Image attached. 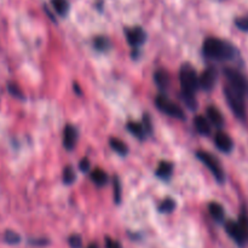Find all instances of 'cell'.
<instances>
[{
	"label": "cell",
	"mask_w": 248,
	"mask_h": 248,
	"mask_svg": "<svg viewBox=\"0 0 248 248\" xmlns=\"http://www.w3.org/2000/svg\"><path fill=\"white\" fill-rule=\"evenodd\" d=\"M182 99H183L184 103L186 104V107L190 109L196 108V99L195 94L194 93H186V92H182Z\"/></svg>",
	"instance_id": "obj_25"
},
{
	"label": "cell",
	"mask_w": 248,
	"mask_h": 248,
	"mask_svg": "<svg viewBox=\"0 0 248 248\" xmlns=\"http://www.w3.org/2000/svg\"><path fill=\"white\" fill-rule=\"evenodd\" d=\"M196 156H198V159L210 170L211 173H212L213 176H215V178L218 181V183H223V182H224V172H223L222 166H220L219 162L217 161V159H216L215 156H212V155L208 154V153L206 152H198L196 153Z\"/></svg>",
	"instance_id": "obj_6"
},
{
	"label": "cell",
	"mask_w": 248,
	"mask_h": 248,
	"mask_svg": "<svg viewBox=\"0 0 248 248\" xmlns=\"http://www.w3.org/2000/svg\"><path fill=\"white\" fill-rule=\"evenodd\" d=\"M79 169L81 170V172H89L90 170V161L87 157H84V159H81V161H80L79 164Z\"/></svg>",
	"instance_id": "obj_32"
},
{
	"label": "cell",
	"mask_w": 248,
	"mask_h": 248,
	"mask_svg": "<svg viewBox=\"0 0 248 248\" xmlns=\"http://www.w3.org/2000/svg\"><path fill=\"white\" fill-rule=\"evenodd\" d=\"M106 248H123L120 242L116 240L110 239V237H106Z\"/></svg>",
	"instance_id": "obj_30"
},
{
	"label": "cell",
	"mask_w": 248,
	"mask_h": 248,
	"mask_svg": "<svg viewBox=\"0 0 248 248\" xmlns=\"http://www.w3.org/2000/svg\"><path fill=\"white\" fill-rule=\"evenodd\" d=\"M91 179L97 186H104L108 183V174L101 169H94L91 172Z\"/></svg>",
	"instance_id": "obj_17"
},
{
	"label": "cell",
	"mask_w": 248,
	"mask_h": 248,
	"mask_svg": "<svg viewBox=\"0 0 248 248\" xmlns=\"http://www.w3.org/2000/svg\"><path fill=\"white\" fill-rule=\"evenodd\" d=\"M225 230L228 235L236 242L239 246H245L248 242V216L242 212L237 222L229 220L225 224Z\"/></svg>",
	"instance_id": "obj_2"
},
{
	"label": "cell",
	"mask_w": 248,
	"mask_h": 248,
	"mask_svg": "<svg viewBox=\"0 0 248 248\" xmlns=\"http://www.w3.org/2000/svg\"><path fill=\"white\" fill-rule=\"evenodd\" d=\"M215 142L218 149L223 153H227L228 154V153H230L234 149V142H232V140L230 138V136H228L225 132H222V131H219V132L216 135Z\"/></svg>",
	"instance_id": "obj_10"
},
{
	"label": "cell",
	"mask_w": 248,
	"mask_h": 248,
	"mask_svg": "<svg viewBox=\"0 0 248 248\" xmlns=\"http://www.w3.org/2000/svg\"><path fill=\"white\" fill-rule=\"evenodd\" d=\"M53 10L57 12L60 16H65L69 11V2L68 0H51Z\"/></svg>",
	"instance_id": "obj_19"
},
{
	"label": "cell",
	"mask_w": 248,
	"mask_h": 248,
	"mask_svg": "<svg viewBox=\"0 0 248 248\" xmlns=\"http://www.w3.org/2000/svg\"><path fill=\"white\" fill-rule=\"evenodd\" d=\"M77 179V174H75L74 170L72 166H67L63 170V183L64 184H72L74 183Z\"/></svg>",
	"instance_id": "obj_22"
},
{
	"label": "cell",
	"mask_w": 248,
	"mask_h": 248,
	"mask_svg": "<svg viewBox=\"0 0 248 248\" xmlns=\"http://www.w3.org/2000/svg\"><path fill=\"white\" fill-rule=\"evenodd\" d=\"M87 248H98V247H97V245H96V244H91V245H90V246L87 247Z\"/></svg>",
	"instance_id": "obj_35"
},
{
	"label": "cell",
	"mask_w": 248,
	"mask_h": 248,
	"mask_svg": "<svg viewBox=\"0 0 248 248\" xmlns=\"http://www.w3.org/2000/svg\"><path fill=\"white\" fill-rule=\"evenodd\" d=\"M143 127L147 131L148 135L152 133V121H150V118L148 115H144V118H143Z\"/></svg>",
	"instance_id": "obj_31"
},
{
	"label": "cell",
	"mask_w": 248,
	"mask_h": 248,
	"mask_svg": "<svg viewBox=\"0 0 248 248\" xmlns=\"http://www.w3.org/2000/svg\"><path fill=\"white\" fill-rule=\"evenodd\" d=\"M206 114H207L208 121H210L211 124H213L216 127H222V126L224 125V118H223L222 113H220L218 108L210 106L206 109Z\"/></svg>",
	"instance_id": "obj_12"
},
{
	"label": "cell",
	"mask_w": 248,
	"mask_h": 248,
	"mask_svg": "<svg viewBox=\"0 0 248 248\" xmlns=\"http://www.w3.org/2000/svg\"><path fill=\"white\" fill-rule=\"evenodd\" d=\"M93 46L96 50L104 52V51H108L111 47V43L106 36H97L93 40Z\"/></svg>",
	"instance_id": "obj_21"
},
{
	"label": "cell",
	"mask_w": 248,
	"mask_h": 248,
	"mask_svg": "<svg viewBox=\"0 0 248 248\" xmlns=\"http://www.w3.org/2000/svg\"><path fill=\"white\" fill-rule=\"evenodd\" d=\"M194 125H195L196 131H198L200 135L202 136H210L212 127H211V124L208 121V119H206L205 116L198 115L194 119Z\"/></svg>",
	"instance_id": "obj_13"
},
{
	"label": "cell",
	"mask_w": 248,
	"mask_h": 248,
	"mask_svg": "<svg viewBox=\"0 0 248 248\" xmlns=\"http://www.w3.org/2000/svg\"><path fill=\"white\" fill-rule=\"evenodd\" d=\"M218 79V72L216 68L210 67L203 70L199 77V86L205 91H211L215 87Z\"/></svg>",
	"instance_id": "obj_8"
},
{
	"label": "cell",
	"mask_w": 248,
	"mask_h": 248,
	"mask_svg": "<svg viewBox=\"0 0 248 248\" xmlns=\"http://www.w3.org/2000/svg\"><path fill=\"white\" fill-rule=\"evenodd\" d=\"M224 96L227 99L228 104H229L230 109L232 110L234 115L240 120H246L247 111H246V104H245V96L232 89L230 85H227L224 87Z\"/></svg>",
	"instance_id": "obj_3"
},
{
	"label": "cell",
	"mask_w": 248,
	"mask_h": 248,
	"mask_svg": "<svg viewBox=\"0 0 248 248\" xmlns=\"http://www.w3.org/2000/svg\"><path fill=\"white\" fill-rule=\"evenodd\" d=\"M109 144H110L111 149L115 150L118 154H120V155L127 154V152H128L127 145H126L123 140H119V138H114V137L110 138V140H109Z\"/></svg>",
	"instance_id": "obj_20"
},
{
	"label": "cell",
	"mask_w": 248,
	"mask_h": 248,
	"mask_svg": "<svg viewBox=\"0 0 248 248\" xmlns=\"http://www.w3.org/2000/svg\"><path fill=\"white\" fill-rule=\"evenodd\" d=\"M7 90H9V92L14 97H17V98H23V93H22V91L19 90V87L17 86L16 84H14V82H10V84L7 85Z\"/></svg>",
	"instance_id": "obj_28"
},
{
	"label": "cell",
	"mask_w": 248,
	"mask_h": 248,
	"mask_svg": "<svg viewBox=\"0 0 248 248\" xmlns=\"http://www.w3.org/2000/svg\"><path fill=\"white\" fill-rule=\"evenodd\" d=\"M4 240L9 245H17L21 241V236L12 230H6L4 234Z\"/></svg>",
	"instance_id": "obj_24"
},
{
	"label": "cell",
	"mask_w": 248,
	"mask_h": 248,
	"mask_svg": "<svg viewBox=\"0 0 248 248\" xmlns=\"http://www.w3.org/2000/svg\"><path fill=\"white\" fill-rule=\"evenodd\" d=\"M176 208V202L173 199H166L159 206V211L161 213H171Z\"/></svg>",
	"instance_id": "obj_23"
},
{
	"label": "cell",
	"mask_w": 248,
	"mask_h": 248,
	"mask_svg": "<svg viewBox=\"0 0 248 248\" xmlns=\"http://www.w3.org/2000/svg\"><path fill=\"white\" fill-rule=\"evenodd\" d=\"M127 130L130 131L131 135L135 136L136 138H138V140H144L145 136L148 135L147 131L144 130V127H143V125H140V124L138 123H133V121H131V123L127 124Z\"/></svg>",
	"instance_id": "obj_18"
},
{
	"label": "cell",
	"mask_w": 248,
	"mask_h": 248,
	"mask_svg": "<svg viewBox=\"0 0 248 248\" xmlns=\"http://www.w3.org/2000/svg\"><path fill=\"white\" fill-rule=\"evenodd\" d=\"M77 130L72 125H67L63 130V147L67 150H73L77 144Z\"/></svg>",
	"instance_id": "obj_11"
},
{
	"label": "cell",
	"mask_w": 248,
	"mask_h": 248,
	"mask_svg": "<svg viewBox=\"0 0 248 248\" xmlns=\"http://www.w3.org/2000/svg\"><path fill=\"white\" fill-rule=\"evenodd\" d=\"M31 244L34 245V246H44V245L47 244V240H45V239H41V240H31Z\"/></svg>",
	"instance_id": "obj_33"
},
{
	"label": "cell",
	"mask_w": 248,
	"mask_h": 248,
	"mask_svg": "<svg viewBox=\"0 0 248 248\" xmlns=\"http://www.w3.org/2000/svg\"><path fill=\"white\" fill-rule=\"evenodd\" d=\"M154 81L157 85V87L161 90H166L170 85V77L166 70H156L154 74Z\"/></svg>",
	"instance_id": "obj_15"
},
{
	"label": "cell",
	"mask_w": 248,
	"mask_h": 248,
	"mask_svg": "<svg viewBox=\"0 0 248 248\" xmlns=\"http://www.w3.org/2000/svg\"><path fill=\"white\" fill-rule=\"evenodd\" d=\"M235 26L242 31H248V15L235 19Z\"/></svg>",
	"instance_id": "obj_27"
},
{
	"label": "cell",
	"mask_w": 248,
	"mask_h": 248,
	"mask_svg": "<svg viewBox=\"0 0 248 248\" xmlns=\"http://www.w3.org/2000/svg\"><path fill=\"white\" fill-rule=\"evenodd\" d=\"M208 211H210V215L216 222L222 223L224 220L225 213H224V208H223L222 205H219L218 202H211L208 205Z\"/></svg>",
	"instance_id": "obj_14"
},
{
	"label": "cell",
	"mask_w": 248,
	"mask_h": 248,
	"mask_svg": "<svg viewBox=\"0 0 248 248\" xmlns=\"http://www.w3.org/2000/svg\"><path fill=\"white\" fill-rule=\"evenodd\" d=\"M75 90H77L78 94H79V96H80V94H81V91H80V89H79V86H78V84H75V82H74V91H75Z\"/></svg>",
	"instance_id": "obj_34"
},
{
	"label": "cell",
	"mask_w": 248,
	"mask_h": 248,
	"mask_svg": "<svg viewBox=\"0 0 248 248\" xmlns=\"http://www.w3.org/2000/svg\"><path fill=\"white\" fill-rule=\"evenodd\" d=\"M203 55L215 61H232L236 57L237 50L232 44L218 38H207L202 46Z\"/></svg>",
	"instance_id": "obj_1"
},
{
	"label": "cell",
	"mask_w": 248,
	"mask_h": 248,
	"mask_svg": "<svg viewBox=\"0 0 248 248\" xmlns=\"http://www.w3.org/2000/svg\"><path fill=\"white\" fill-rule=\"evenodd\" d=\"M69 242V246L72 248H81L82 247V240L79 235H72L68 240Z\"/></svg>",
	"instance_id": "obj_29"
},
{
	"label": "cell",
	"mask_w": 248,
	"mask_h": 248,
	"mask_svg": "<svg viewBox=\"0 0 248 248\" xmlns=\"http://www.w3.org/2000/svg\"><path fill=\"white\" fill-rule=\"evenodd\" d=\"M172 171H173V165L171 162L160 161L156 169V176L162 179H169L172 176Z\"/></svg>",
	"instance_id": "obj_16"
},
{
	"label": "cell",
	"mask_w": 248,
	"mask_h": 248,
	"mask_svg": "<svg viewBox=\"0 0 248 248\" xmlns=\"http://www.w3.org/2000/svg\"><path fill=\"white\" fill-rule=\"evenodd\" d=\"M179 80H181L182 92L186 93H194L198 91L199 86V75L191 64H183L179 70Z\"/></svg>",
	"instance_id": "obj_4"
},
{
	"label": "cell",
	"mask_w": 248,
	"mask_h": 248,
	"mask_svg": "<svg viewBox=\"0 0 248 248\" xmlns=\"http://www.w3.org/2000/svg\"><path fill=\"white\" fill-rule=\"evenodd\" d=\"M155 104H156L157 108L161 111H164L167 115L172 116L174 119H184L186 115H184V111L178 104L173 103L172 101H170L169 98H166L165 96L160 94L155 98Z\"/></svg>",
	"instance_id": "obj_7"
},
{
	"label": "cell",
	"mask_w": 248,
	"mask_h": 248,
	"mask_svg": "<svg viewBox=\"0 0 248 248\" xmlns=\"http://www.w3.org/2000/svg\"><path fill=\"white\" fill-rule=\"evenodd\" d=\"M223 72H224L225 78L228 80V85H230L232 89L239 91L245 97L248 96V80L242 73L234 69V68H225Z\"/></svg>",
	"instance_id": "obj_5"
},
{
	"label": "cell",
	"mask_w": 248,
	"mask_h": 248,
	"mask_svg": "<svg viewBox=\"0 0 248 248\" xmlns=\"http://www.w3.org/2000/svg\"><path fill=\"white\" fill-rule=\"evenodd\" d=\"M126 36H127L128 44L132 47H138L142 44H144L145 39H147V34H145L144 29H142L140 27H133V28L127 29Z\"/></svg>",
	"instance_id": "obj_9"
},
{
	"label": "cell",
	"mask_w": 248,
	"mask_h": 248,
	"mask_svg": "<svg viewBox=\"0 0 248 248\" xmlns=\"http://www.w3.org/2000/svg\"><path fill=\"white\" fill-rule=\"evenodd\" d=\"M114 200H115L116 203H120L121 201V184L120 181H119L118 177H114Z\"/></svg>",
	"instance_id": "obj_26"
}]
</instances>
